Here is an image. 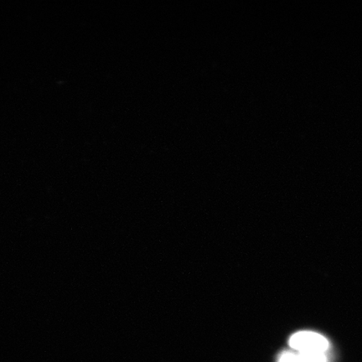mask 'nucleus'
Listing matches in <instances>:
<instances>
[{
  "label": "nucleus",
  "mask_w": 362,
  "mask_h": 362,
  "mask_svg": "<svg viewBox=\"0 0 362 362\" xmlns=\"http://www.w3.org/2000/svg\"><path fill=\"white\" fill-rule=\"evenodd\" d=\"M289 346L303 354H324L328 349L329 341L320 334L301 332L289 339Z\"/></svg>",
  "instance_id": "f257e3e1"
},
{
  "label": "nucleus",
  "mask_w": 362,
  "mask_h": 362,
  "mask_svg": "<svg viewBox=\"0 0 362 362\" xmlns=\"http://www.w3.org/2000/svg\"><path fill=\"white\" fill-rule=\"evenodd\" d=\"M279 362H327V361L324 354L286 352L280 356Z\"/></svg>",
  "instance_id": "f03ea898"
}]
</instances>
